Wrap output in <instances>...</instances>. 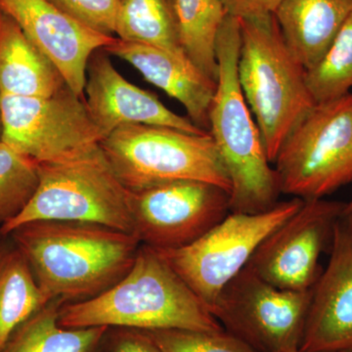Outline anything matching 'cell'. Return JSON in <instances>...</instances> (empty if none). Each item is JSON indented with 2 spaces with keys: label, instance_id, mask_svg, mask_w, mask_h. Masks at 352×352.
I'll list each match as a JSON object with an SVG mask.
<instances>
[{
  "label": "cell",
  "instance_id": "cell-1",
  "mask_svg": "<svg viewBox=\"0 0 352 352\" xmlns=\"http://www.w3.org/2000/svg\"><path fill=\"white\" fill-rule=\"evenodd\" d=\"M6 237L48 302H83L105 293L129 272L141 245L134 234L59 220L22 224Z\"/></svg>",
  "mask_w": 352,
  "mask_h": 352
},
{
  "label": "cell",
  "instance_id": "cell-2",
  "mask_svg": "<svg viewBox=\"0 0 352 352\" xmlns=\"http://www.w3.org/2000/svg\"><path fill=\"white\" fill-rule=\"evenodd\" d=\"M59 324L65 328L224 330L161 254L143 244L119 283L91 300L64 302Z\"/></svg>",
  "mask_w": 352,
  "mask_h": 352
},
{
  "label": "cell",
  "instance_id": "cell-3",
  "mask_svg": "<svg viewBox=\"0 0 352 352\" xmlns=\"http://www.w3.org/2000/svg\"><path fill=\"white\" fill-rule=\"evenodd\" d=\"M240 20L227 15L217 41L219 78L210 110V133L231 182L230 212L258 214L281 195L274 166L238 78Z\"/></svg>",
  "mask_w": 352,
  "mask_h": 352
},
{
  "label": "cell",
  "instance_id": "cell-4",
  "mask_svg": "<svg viewBox=\"0 0 352 352\" xmlns=\"http://www.w3.org/2000/svg\"><path fill=\"white\" fill-rule=\"evenodd\" d=\"M239 20L238 78L273 164L316 102L307 87V69L285 43L274 15Z\"/></svg>",
  "mask_w": 352,
  "mask_h": 352
},
{
  "label": "cell",
  "instance_id": "cell-5",
  "mask_svg": "<svg viewBox=\"0 0 352 352\" xmlns=\"http://www.w3.org/2000/svg\"><path fill=\"white\" fill-rule=\"evenodd\" d=\"M38 173L36 193L15 219L0 228L2 237L38 220L87 222L133 234L131 191L116 176L100 144L64 161L38 163Z\"/></svg>",
  "mask_w": 352,
  "mask_h": 352
},
{
  "label": "cell",
  "instance_id": "cell-6",
  "mask_svg": "<svg viewBox=\"0 0 352 352\" xmlns=\"http://www.w3.org/2000/svg\"><path fill=\"white\" fill-rule=\"evenodd\" d=\"M100 148L129 191L179 180H198L217 185L230 195V179L210 133L127 124L102 139Z\"/></svg>",
  "mask_w": 352,
  "mask_h": 352
},
{
  "label": "cell",
  "instance_id": "cell-7",
  "mask_svg": "<svg viewBox=\"0 0 352 352\" xmlns=\"http://www.w3.org/2000/svg\"><path fill=\"white\" fill-rule=\"evenodd\" d=\"M282 194L319 200L352 183V92L317 103L275 159Z\"/></svg>",
  "mask_w": 352,
  "mask_h": 352
},
{
  "label": "cell",
  "instance_id": "cell-8",
  "mask_svg": "<svg viewBox=\"0 0 352 352\" xmlns=\"http://www.w3.org/2000/svg\"><path fill=\"white\" fill-rule=\"evenodd\" d=\"M303 201L292 197L258 214L229 212L191 245L157 252L210 311L221 289L247 265L259 244Z\"/></svg>",
  "mask_w": 352,
  "mask_h": 352
},
{
  "label": "cell",
  "instance_id": "cell-9",
  "mask_svg": "<svg viewBox=\"0 0 352 352\" xmlns=\"http://www.w3.org/2000/svg\"><path fill=\"white\" fill-rule=\"evenodd\" d=\"M311 289L277 288L245 266L221 289L210 314L256 352L300 349Z\"/></svg>",
  "mask_w": 352,
  "mask_h": 352
},
{
  "label": "cell",
  "instance_id": "cell-10",
  "mask_svg": "<svg viewBox=\"0 0 352 352\" xmlns=\"http://www.w3.org/2000/svg\"><path fill=\"white\" fill-rule=\"evenodd\" d=\"M2 142L36 163L64 161L100 144L85 97L68 85L48 97L0 95Z\"/></svg>",
  "mask_w": 352,
  "mask_h": 352
},
{
  "label": "cell",
  "instance_id": "cell-11",
  "mask_svg": "<svg viewBox=\"0 0 352 352\" xmlns=\"http://www.w3.org/2000/svg\"><path fill=\"white\" fill-rule=\"evenodd\" d=\"M229 192L212 183L179 180L131 192L133 234L157 251L200 239L229 212Z\"/></svg>",
  "mask_w": 352,
  "mask_h": 352
},
{
  "label": "cell",
  "instance_id": "cell-12",
  "mask_svg": "<svg viewBox=\"0 0 352 352\" xmlns=\"http://www.w3.org/2000/svg\"><path fill=\"white\" fill-rule=\"evenodd\" d=\"M346 206L326 199L303 201L259 244L245 266L277 288L309 291L323 270L319 258L330 249L333 226Z\"/></svg>",
  "mask_w": 352,
  "mask_h": 352
},
{
  "label": "cell",
  "instance_id": "cell-13",
  "mask_svg": "<svg viewBox=\"0 0 352 352\" xmlns=\"http://www.w3.org/2000/svg\"><path fill=\"white\" fill-rule=\"evenodd\" d=\"M330 258L311 289L300 351L352 352V212L333 226Z\"/></svg>",
  "mask_w": 352,
  "mask_h": 352
},
{
  "label": "cell",
  "instance_id": "cell-14",
  "mask_svg": "<svg viewBox=\"0 0 352 352\" xmlns=\"http://www.w3.org/2000/svg\"><path fill=\"white\" fill-rule=\"evenodd\" d=\"M0 12L15 21L54 64L69 89L85 98L90 57L116 38L92 31L48 0H0Z\"/></svg>",
  "mask_w": 352,
  "mask_h": 352
},
{
  "label": "cell",
  "instance_id": "cell-15",
  "mask_svg": "<svg viewBox=\"0 0 352 352\" xmlns=\"http://www.w3.org/2000/svg\"><path fill=\"white\" fill-rule=\"evenodd\" d=\"M85 103L105 138L127 124H151L192 134H208L162 103L156 95L126 80L113 67L105 51H95L87 64Z\"/></svg>",
  "mask_w": 352,
  "mask_h": 352
},
{
  "label": "cell",
  "instance_id": "cell-16",
  "mask_svg": "<svg viewBox=\"0 0 352 352\" xmlns=\"http://www.w3.org/2000/svg\"><path fill=\"white\" fill-rule=\"evenodd\" d=\"M103 50L138 69L147 82L182 104L188 119L208 132L210 110L217 82L182 53L116 38Z\"/></svg>",
  "mask_w": 352,
  "mask_h": 352
},
{
  "label": "cell",
  "instance_id": "cell-17",
  "mask_svg": "<svg viewBox=\"0 0 352 352\" xmlns=\"http://www.w3.org/2000/svg\"><path fill=\"white\" fill-rule=\"evenodd\" d=\"M352 11V0H282L275 20L294 56L307 71L325 56Z\"/></svg>",
  "mask_w": 352,
  "mask_h": 352
},
{
  "label": "cell",
  "instance_id": "cell-18",
  "mask_svg": "<svg viewBox=\"0 0 352 352\" xmlns=\"http://www.w3.org/2000/svg\"><path fill=\"white\" fill-rule=\"evenodd\" d=\"M66 85L54 64L15 21L0 12V95L48 97Z\"/></svg>",
  "mask_w": 352,
  "mask_h": 352
},
{
  "label": "cell",
  "instance_id": "cell-19",
  "mask_svg": "<svg viewBox=\"0 0 352 352\" xmlns=\"http://www.w3.org/2000/svg\"><path fill=\"white\" fill-rule=\"evenodd\" d=\"M63 303H46L14 332L0 352H98L109 327H62Z\"/></svg>",
  "mask_w": 352,
  "mask_h": 352
},
{
  "label": "cell",
  "instance_id": "cell-20",
  "mask_svg": "<svg viewBox=\"0 0 352 352\" xmlns=\"http://www.w3.org/2000/svg\"><path fill=\"white\" fill-rule=\"evenodd\" d=\"M180 44L192 63L217 82V41L227 12L221 0H175Z\"/></svg>",
  "mask_w": 352,
  "mask_h": 352
},
{
  "label": "cell",
  "instance_id": "cell-21",
  "mask_svg": "<svg viewBox=\"0 0 352 352\" xmlns=\"http://www.w3.org/2000/svg\"><path fill=\"white\" fill-rule=\"evenodd\" d=\"M116 36L120 41L185 54L180 44L175 0H119Z\"/></svg>",
  "mask_w": 352,
  "mask_h": 352
},
{
  "label": "cell",
  "instance_id": "cell-22",
  "mask_svg": "<svg viewBox=\"0 0 352 352\" xmlns=\"http://www.w3.org/2000/svg\"><path fill=\"white\" fill-rule=\"evenodd\" d=\"M47 302L29 264L13 245L0 263V351L14 332Z\"/></svg>",
  "mask_w": 352,
  "mask_h": 352
},
{
  "label": "cell",
  "instance_id": "cell-23",
  "mask_svg": "<svg viewBox=\"0 0 352 352\" xmlns=\"http://www.w3.org/2000/svg\"><path fill=\"white\" fill-rule=\"evenodd\" d=\"M310 94L317 103L340 98L352 89V11L325 56L307 71Z\"/></svg>",
  "mask_w": 352,
  "mask_h": 352
},
{
  "label": "cell",
  "instance_id": "cell-24",
  "mask_svg": "<svg viewBox=\"0 0 352 352\" xmlns=\"http://www.w3.org/2000/svg\"><path fill=\"white\" fill-rule=\"evenodd\" d=\"M38 186V163L0 142V228L15 219Z\"/></svg>",
  "mask_w": 352,
  "mask_h": 352
},
{
  "label": "cell",
  "instance_id": "cell-25",
  "mask_svg": "<svg viewBox=\"0 0 352 352\" xmlns=\"http://www.w3.org/2000/svg\"><path fill=\"white\" fill-rule=\"evenodd\" d=\"M161 352H256L226 330L166 329L143 331Z\"/></svg>",
  "mask_w": 352,
  "mask_h": 352
},
{
  "label": "cell",
  "instance_id": "cell-26",
  "mask_svg": "<svg viewBox=\"0 0 352 352\" xmlns=\"http://www.w3.org/2000/svg\"><path fill=\"white\" fill-rule=\"evenodd\" d=\"M57 8L92 31L104 36L116 34L119 0H48Z\"/></svg>",
  "mask_w": 352,
  "mask_h": 352
},
{
  "label": "cell",
  "instance_id": "cell-27",
  "mask_svg": "<svg viewBox=\"0 0 352 352\" xmlns=\"http://www.w3.org/2000/svg\"><path fill=\"white\" fill-rule=\"evenodd\" d=\"M98 352H161L143 331L109 328Z\"/></svg>",
  "mask_w": 352,
  "mask_h": 352
},
{
  "label": "cell",
  "instance_id": "cell-28",
  "mask_svg": "<svg viewBox=\"0 0 352 352\" xmlns=\"http://www.w3.org/2000/svg\"><path fill=\"white\" fill-rule=\"evenodd\" d=\"M227 15L238 19L261 17L274 13L282 0H221Z\"/></svg>",
  "mask_w": 352,
  "mask_h": 352
},
{
  "label": "cell",
  "instance_id": "cell-29",
  "mask_svg": "<svg viewBox=\"0 0 352 352\" xmlns=\"http://www.w3.org/2000/svg\"><path fill=\"white\" fill-rule=\"evenodd\" d=\"M13 243L8 237H2L0 236V263L3 261L4 256H6L7 252L12 249Z\"/></svg>",
  "mask_w": 352,
  "mask_h": 352
},
{
  "label": "cell",
  "instance_id": "cell-30",
  "mask_svg": "<svg viewBox=\"0 0 352 352\" xmlns=\"http://www.w3.org/2000/svg\"><path fill=\"white\" fill-rule=\"evenodd\" d=\"M2 135H3V122H2L1 106H0V142L2 141Z\"/></svg>",
  "mask_w": 352,
  "mask_h": 352
},
{
  "label": "cell",
  "instance_id": "cell-31",
  "mask_svg": "<svg viewBox=\"0 0 352 352\" xmlns=\"http://www.w3.org/2000/svg\"><path fill=\"white\" fill-rule=\"evenodd\" d=\"M344 212H352V200L349 203H346V210Z\"/></svg>",
  "mask_w": 352,
  "mask_h": 352
},
{
  "label": "cell",
  "instance_id": "cell-32",
  "mask_svg": "<svg viewBox=\"0 0 352 352\" xmlns=\"http://www.w3.org/2000/svg\"><path fill=\"white\" fill-rule=\"evenodd\" d=\"M282 352H305V351H300V349H288V351H282Z\"/></svg>",
  "mask_w": 352,
  "mask_h": 352
}]
</instances>
